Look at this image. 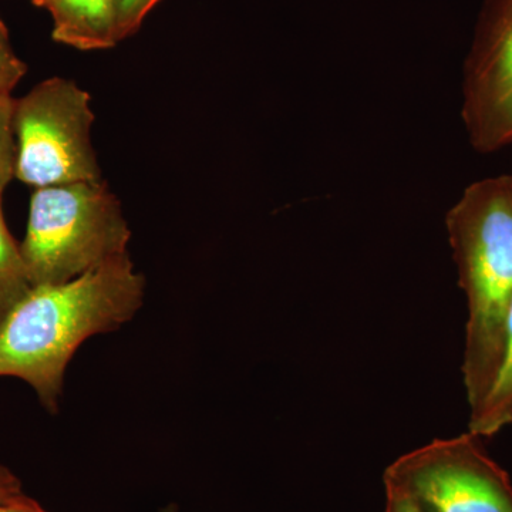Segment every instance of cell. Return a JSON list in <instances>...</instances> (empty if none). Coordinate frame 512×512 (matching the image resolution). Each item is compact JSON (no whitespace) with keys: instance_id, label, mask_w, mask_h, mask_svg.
<instances>
[{"instance_id":"7","label":"cell","mask_w":512,"mask_h":512,"mask_svg":"<svg viewBox=\"0 0 512 512\" xmlns=\"http://www.w3.org/2000/svg\"><path fill=\"white\" fill-rule=\"evenodd\" d=\"M53 40L84 50L111 49L119 39V0H47Z\"/></svg>"},{"instance_id":"15","label":"cell","mask_w":512,"mask_h":512,"mask_svg":"<svg viewBox=\"0 0 512 512\" xmlns=\"http://www.w3.org/2000/svg\"><path fill=\"white\" fill-rule=\"evenodd\" d=\"M0 512H49L33 498L23 494L13 500L0 501Z\"/></svg>"},{"instance_id":"11","label":"cell","mask_w":512,"mask_h":512,"mask_svg":"<svg viewBox=\"0 0 512 512\" xmlns=\"http://www.w3.org/2000/svg\"><path fill=\"white\" fill-rule=\"evenodd\" d=\"M26 72L28 66L13 50L8 28L0 19V94H10Z\"/></svg>"},{"instance_id":"14","label":"cell","mask_w":512,"mask_h":512,"mask_svg":"<svg viewBox=\"0 0 512 512\" xmlns=\"http://www.w3.org/2000/svg\"><path fill=\"white\" fill-rule=\"evenodd\" d=\"M22 481L8 467L0 464V501L13 500L23 495Z\"/></svg>"},{"instance_id":"3","label":"cell","mask_w":512,"mask_h":512,"mask_svg":"<svg viewBox=\"0 0 512 512\" xmlns=\"http://www.w3.org/2000/svg\"><path fill=\"white\" fill-rule=\"evenodd\" d=\"M131 232L103 181L37 188L20 244L33 288L73 281L127 255Z\"/></svg>"},{"instance_id":"9","label":"cell","mask_w":512,"mask_h":512,"mask_svg":"<svg viewBox=\"0 0 512 512\" xmlns=\"http://www.w3.org/2000/svg\"><path fill=\"white\" fill-rule=\"evenodd\" d=\"M20 245L10 234L0 195V322L32 291Z\"/></svg>"},{"instance_id":"12","label":"cell","mask_w":512,"mask_h":512,"mask_svg":"<svg viewBox=\"0 0 512 512\" xmlns=\"http://www.w3.org/2000/svg\"><path fill=\"white\" fill-rule=\"evenodd\" d=\"M161 0H119V39L136 35L144 19Z\"/></svg>"},{"instance_id":"13","label":"cell","mask_w":512,"mask_h":512,"mask_svg":"<svg viewBox=\"0 0 512 512\" xmlns=\"http://www.w3.org/2000/svg\"><path fill=\"white\" fill-rule=\"evenodd\" d=\"M386 494V503H384V512H424L419 504L403 491L392 487H384Z\"/></svg>"},{"instance_id":"2","label":"cell","mask_w":512,"mask_h":512,"mask_svg":"<svg viewBox=\"0 0 512 512\" xmlns=\"http://www.w3.org/2000/svg\"><path fill=\"white\" fill-rule=\"evenodd\" d=\"M446 225L458 282L467 298L461 372L473 413L497 376L512 302L511 175L467 187L448 211Z\"/></svg>"},{"instance_id":"16","label":"cell","mask_w":512,"mask_h":512,"mask_svg":"<svg viewBox=\"0 0 512 512\" xmlns=\"http://www.w3.org/2000/svg\"><path fill=\"white\" fill-rule=\"evenodd\" d=\"M160 512H178V507L175 504H170L167 507L161 508Z\"/></svg>"},{"instance_id":"10","label":"cell","mask_w":512,"mask_h":512,"mask_svg":"<svg viewBox=\"0 0 512 512\" xmlns=\"http://www.w3.org/2000/svg\"><path fill=\"white\" fill-rule=\"evenodd\" d=\"M16 99L0 94V195L8 187L16 170Z\"/></svg>"},{"instance_id":"6","label":"cell","mask_w":512,"mask_h":512,"mask_svg":"<svg viewBox=\"0 0 512 512\" xmlns=\"http://www.w3.org/2000/svg\"><path fill=\"white\" fill-rule=\"evenodd\" d=\"M463 116L471 146L512 144V0H485L464 64Z\"/></svg>"},{"instance_id":"17","label":"cell","mask_w":512,"mask_h":512,"mask_svg":"<svg viewBox=\"0 0 512 512\" xmlns=\"http://www.w3.org/2000/svg\"><path fill=\"white\" fill-rule=\"evenodd\" d=\"M33 3H35L36 6H42V8H45L47 0H32Z\"/></svg>"},{"instance_id":"5","label":"cell","mask_w":512,"mask_h":512,"mask_svg":"<svg viewBox=\"0 0 512 512\" xmlns=\"http://www.w3.org/2000/svg\"><path fill=\"white\" fill-rule=\"evenodd\" d=\"M467 431L403 454L384 470V487L412 497L424 512H512V481Z\"/></svg>"},{"instance_id":"18","label":"cell","mask_w":512,"mask_h":512,"mask_svg":"<svg viewBox=\"0 0 512 512\" xmlns=\"http://www.w3.org/2000/svg\"><path fill=\"white\" fill-rule=\"evenodd\" d=\"M511 181H512V175H511Z\"/></svg>"},{"instance_id":"1","label":"cell","mask_w":512,"mask_h":512,"mask_svg":"<svg viewBox=\"0 0 512 512\" xmlns=\"http://www.w3.org/2000/svg\"><path fill=\"white\" fill-rule=\"evenodd\" d=\"M144 289V276L128 254L66 284L35 286L0 322V376L25 380L56 413L76 350L133 319Z\"/></svg>"},{"instance_id":"8","label":"cell","mask_w":512,"mask_h":512,"mask_svg":"<svg viewBox=\"0 0 512 512\" xmlns=\"http://www.w3.org/2000/svg\"><path fill=\"white\" fill-rule=\"evenodd\" d=\"M512 424V302L505 326L503 357L490 392L476 412L470 413L468 431L491 439Z\"/></svg>"},{"instance_id":"4","label":"cell","mask_w":512,"mask_h":512,"mask_svg":"<svg viewBox=\"0 0 512 512\" xmlns=\"http://www.w3.org/2000/svg\"><path fill=\"white\" fill-rule=\"evenodd\" d=\"M90 101L89 93L62 77L47 79L16 100L18 180L36 190L101 181Z\"/></svg>"}]
</instances>
